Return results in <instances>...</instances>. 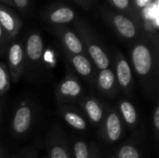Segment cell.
I'll use <instances>...</instances> for the list:
<instances>
[{
	"instance_id": "6da1fadb",
	"label": "cell",
	"mask_w": 159,
	"mask_h": 158,
	"mask_svg": "<svg viewBox=\"0 0 159 158\" xmlns=\"http://www.w3.org/2000/svg\"><path fill=\"white\" fill-rule=\"evenodd\" d=\"M131 63L142 82H153L155 76V59L150 47L143 44H136L131 50Z\"/></svg>"
},
{
	"instance_id": "7a4b0ae2",
	"label": "cell",
	"mask_w": 159,
	"mask_h": 158,
	"mask_svg": "<svg viewBox=\"0 0 159 158\" xmlns=\"http://www.w3.org/2000/svg\"><path fill=\"white\" fill-rule=\"evenodd\" d=\"M123 136V122L119 112L109 107L102 121V137L108 143L117 142Z\"/></svg>"
},
{
	"instance_id": "3957f363",
	"label": "cell",
	"mask_w": 159,
	"mask_h": 158,
	"mask_svg": "<svg viewBox=\"0 0 159 158\" xmlns=\"http://www.w3.org/2000/svg\"><path fill=\"white\" fill-rule=\"evenodd\" d=\"M34 119V108L33 105L27 102H23L18 106L14 112L11 129L14 135L23 136L31 129Z\"/></svg>"
},
{
	"instance_id": "277c9868",
	"label": "cell",
	"mask_w": 159,
	"mask_h": 158,
	"mask_svg": "<svg viewBox=\"0 0 159 158\" xmlns=\"http://www.w3.org/2000/svg\"><path fill=\"white\" fill-rule=\"evenodd\" d=\"M83 88L74 74H67L60 83L56 90V96L62 102H75L81 100Z\"/></svg>"
},
{
	"instance_id": "5b68a950",
	"label": "cell",
	"mask_w": 159,
	"mask_h": 158,
	"mask_svg": "<svg viewBox=\"0 0 159 158\" xmlns=\"http://www.w3.org/2000/svg\"><path fill=\"white\" fill-rule=\"evenodd\" d=\"M116 79L117 87L128 96L132 92L133 74L131 66L122 54H117L116 58Z\"/></svg>"
},
{
	"instance_id": "8992f818",
	"label": "cell",
	"mask_w": 159,
	"mask_h": 158,
	"mask_svg": "<svg viewBox=\"0 0 159 158\" xmlns=\"http://www.w3.org/2000/svg\"><path fill=\"white\" fill-rule=\"evenodd\" d=\"M8 67L10 72V76L13 82H17L23 73V61L24 52L20 44H12L7 51Z\"/></svg>"
},
{
	"instance_id": "52a82bcc",
	"label": "cell",
	"mask_w": 159,
	"mask_h": 158,
	"mask_svg": "<svg viewBox=\"0 0 159 158\" xmlns=\"http://www.w3.org/2000/svg\"><path fill=\"white\" fill-rule=\"evenodd\" d=\"M95 86L103 95L107 97H114L117 94L118 87L114 72L107 68L100 70L96 74Z\"/></svg>"
},
{
	"instance_id": "ba28073f",
	"label": "cell",
	"mask_w": 159,
	"mask_h": 158,
	"mask_svg": "<svg viewBox=\"0 0 159 158\" xmlns=\"http://www.w3.org/2000/svg\"><path fill=\"white\" fill-rule=\"evenodd\" d=\"M80 105L91 123L96 125L102 123L104 118V109L100 101L91 97L83 98L80 100Z\"/></svg>"
},
{
	"instance_id": "9c48e42d",
	"label": "cell",
	"mask_w": 159,
	"mask_h": 158,
	"mask_svg": "<svg viewBox=\"0 0 159 158\" xmlns=\"http://www.w3.org/2000/svg\"><path fill=\"white\" fill-rule=\"evenodd\" d=\"M71 63L75 70V72L84 77L89 84L95 86V77L96 74L93 69V66L90 61L85 55H71L70 57Z\"/></svg>"
},
{
	"instance_id": "30bf717a",
	"label": "cell",
	"mask_w": 159,
	"mask_h": 158,
	"mask_svg": "<svg viewBox=\"0 0 159 158\" xmlns=\"http://www.w3.org/2000/svg\"><path fill=\"white\" fill-rule=\"evenodd\" d=\"M0 25L7 35L9 38H13L19 33L21 23L15 14L0 6Z\"/></svg>"
},
{
	"instance_id": "8fae6325",
	"label": "cell",
	"mask_w": 159,
	"mask_h": 158,
	"mask_svg": "<svg viewBox=\"0 0 159 158\" xmlns=\"http://www.w3.org/2000/svg\"><path fill=\"white\" fill-rule=\"evenodd\" d=\"M85 43L87 47V51L96 67L99 70L109 68L110 59L105 51L102 49V47L100 45L94 43L91 39H85Z\"/></svg>"
},
{
	"instance_id": "7c38bea8",
	"label": "cell",
	"mask_w": 159,
	"mask_h": 158,
	"mask_svg": "<svg viewBox=\"0 0 159 158\" xmlns=\"http://www.w3.org/2000/svg\"><path fill=\"white\" fill-rule=\"evenodd\" d=\"M43 40L39 34L32 33L26 42V55L32 63H38L43 57Z\"/></svg>"
},
{
	"instance_id": "4fadbf2b",
	"label": "cell",
	"mask_w": 159,
	"mask_h": 158,
	"mask_svg": "<svg viewBox=\"0 0 159 158\" xmlns=\"http://www.w3.org/2000/svg\"><path fill=\"white\" fill-rule=\"evenodd\" d=\"M113 23L122 37L126 39H132L136 36L137 29L130 19L123 15H116L113 17Z\"/></svg>"
},
{
	"instance_id": "5bb4252c",
	"label": "cell",
	"mask_w": 159,
	"mask_h": 158,
	"mask_svg": "<svg viewBox=\"0 0 159 158\" xmlns=\"http://www.w3.org/2000/svg\"><path fill=\"white\" fill-rule=\"evenodd\" d=\"M48 158H72L66 142L61 136H52L48 142Z\"/></svg>"
},
{
	"instance_id": "9a60e30c",
	"label": "cell",
	"mask_w": 159,
	"mask_h": 158,
	"mask_svg": "<svg viewBox=\"0 0 159 158\" xmlns=\"http://www.w3.org/2000/svg\"><path fill=\"white\" fill-rule=\"evenodd\" d=\"M119 114L121 118H123L124 122L130 129L136 128L138 124V113L135 106L129 100H120L119 104Z\"/></svg>"
},
{
	"instance_id": "2e32d148",
	"label": "cell",
	"mask_w": 159,
	"mask_h": 158,
	"mask_svg": "<svg viewBox=\"0 0 159 158\" xmlns=\"http://www.w3.org/2000/svg\"><path fill=\"white\" fill-rule=\"evenodd\" d=\"M60 114L63 117L64 121L74 129L77 130H86L87 129V121L86 119L76 111L69 108L68 106H61Z\"/></svg>"
},
{
	"instance_id": "e0dca14e",
	"label": "cell",
	"mask_w": 159,
	"mask_h": 158,
	"mask_svg": "<svg viewBox=\"0 0 159 158\" xmlns=\"http://www.w3.org/2000/svg\"><path fill=\"white\" fill-rule=\"evenodd\" d=\"M61 40L67 51L71 55H83L84 46L80 38L71 31H64L61 34Z\"/></svg>"
},
{
	"instance_id": "ac0fdd59",
	"label": "cell",
	"mask_w": 159,
	"mask_h": 158,
	"mask_svg": "<svg viewBox=\"0 0 159 158\" xmlns=\"http://www.w3.org/2000/svg\"><path fill=\"white\" fill-rule=\"evenodd\" d=\"M75 18V12L73 9L69 7H59L55 10H53L48 19L51 22L56 23V24H63V23H68L72 21Z\"/></svg>"
},
{
	"instance_id": "d6986e66",
	"label": "cell",
	"mask_w": 159,
	"mask_h": 158,
	"mask_svg": "<svg viewBox=\"0 0 159 158\" xmlns=\"http://www.w3.org/2000/svg\"><path fill=\"white\" fill-rule=\"evenodd\" d=\"M158 0H155L152 4L143 8L142 15L146 22H151L155 28H158Z\"/></svg>"
},
{
	"instance_id": "ffe728a7",
	"label": "cell",
	"mask_w": 159,
	"mask_h": 158,
	"mask_svg": "<svg viewBox=\"0 0 159 158\" xmlns=\"http://www.w3.org/2000/svg\"><path fill=\"white\" fill-rule=\"evenodd\" d=\"M116 158H141V153L136 146L128 143L118 149Z\"/></svg>"
},
{
	"instance_id": "44dd1931",
	"label": "cell",
	"mask_w": 159,
	"mask_h": 158,
	"mask_svg": "<svg viewBox=\"0 0 159 158\" xmlns=\"http://www.w3.org/2000/svg\"><path fill=\"white\" fill-rule=\"evenodd\" d=\"M74 158H89L90 148L85 141H75L74 143Z\"/></svg>"
},
{
	"instance_id": "7402d4cb",
	"label": "cell",
	"mask_w": 159,
	"mask_h": 158,
	"mask_svg": "<svg viewBox=\"0 0 159 158\" xmlns=\"http://www.w3.org/2000/svg\"><path fill=\"white\" fill-rule=\"evenodd\" d=\"M10 87V77L5 65L0 64V96L5 94Z\"/></svg>"
},
{
	"instance_id": "603a6c76",
	"label": "cell",
	"mask_w": 159,
	"mask_h": 158,
	"mask_svg": "<svg viewBox=\"0 0 159 158\" xmlns=\"http://www.w3.org/2000/svg\"><path fill=\"white\" fill-rule=\"evenodd\" d=\"M153 125H154V129L156 131L157 136H158L159 132V104L157 103V106L155 108L154 111V115H153Z\"/></svg>"
},
{
	"instance_id": "cb8c5ba5",
	"label": "cell",
	"mask_w": 159,
	"mask_h": 158,
	"mask_svg": "<svg viewBox=\"0 0 159 158\" xmlns=\"http://www.w3.org/2000/svg\"><path fill=\"white\" fill-rule=\"evenodd\" d=\"M112 2L119 9H126L129 5V0H112Z\"/></svg>"
},
{
	"instance_id": "d4e9b609",
	"label": "cell",
	"mask_w": 159,
	"mask_h": 158,
	"mask_svg": "<svg viewBox=\"0 0 159 158\" xmlns=\"http://www.w3.org/2000/svg\"><path fill=\"white\" fill-rule=\"evenodd\" d=\"M14 158H35L34 153L31 150H25L18 154Z\"/></svg>"
},
{
	"instance_id": "484cf974",
	"label": "cell",
	"mask_w": 159,
	"mask_h": 158,
	"mask_svg": "<svg viewBox=\"0 0 159 158\" xmlns=\"http://www.w3.org/2000/svg\"><path fill=\"white\" fill-rule=\"evenodd\" d=\"M90 155H89V158H101V155L99 153V150L97 148V146L94 143H91L90 146Z\"/></svg>"
},
{
	"instance_id": "4316f807",
	"label": "cell",
	"mask_w": 159,
	"mask_h": 158,
	"mask_svg": "<svg viewBox=\"0 0 159 158\" xmlns=\"http://www.w3.org/2000/svg\"><path fill=\"white\" fill-rule=\"evenodd\" d=\"M155 0H135V4L137 7L143 8L147 6H149L150 4H152Z\"/></svg>"
},
{
	"instance_id": "83f0119b",
	"label": "cell",
	"mask_w": 159,
	"mask_h": 158,
	"mask_svg": "<svg viewBox=\"0 0 159 158\" xmlns=\"http://www.w3.org/2000/svg\"><path fill=\"white\" fill-rule=\"evenodd\" d=\"M13 2L15 3V6L20 9H24L27 7L29 0H13Z\"/></svg>"
},
{
	"instance_id": "f1b7e54d",
	"label": "cell",
	"mask_w": 159,
	"mask_h": 158,
	"mask_svg": "<svg viewBox=\"0 0 159 158\" xmlns=\"http://www.w3.org/2000/svg\"><path fill=\"white\" fill-rule=\"evenodd\" d=\"M4 36H5V32H4L2 26L0 25V44H1L2 41L4 40Z\"/></svg>"
},
{
	"instance_id": "f546056e",
	"label": "cell",
	"mask_w": 159,
	"mask_h": 158,
	"mask_svg": "<svg viewBox=\"0 0 159 158\" xmlns=\"http://www.w3.org/2000/svg\"><path fill=\"white\" fill-rule=\"evenodd\" d=\"M0 158H6L5 157V156H4V153H3V151L0 149Z\"/></svg>"
},
{
	"instance_id": "4dcf8cb0",
	"label": "cell",
	"mask_w": 159,
	"mask_h": 158,
	"mask_svg": "<svg viewBox=\"0 0 159 158\" xmlns=\"http://www.w3.org/2000/svg\"><path fill=\"white\" fill-rule=\"evenodd\" d=\"M3 1H6V2H9L10 0H3Z\"/></svg>"
},
{
	"instance_id": "1f68e13d",
	"label": "cell",
	"mask_w": 159,
	"mask_h": 158,
	"mask_svg": "<svg viewBox=\"0 0 159 158\" xmlns=\"http://www.w3.org/2000/svg\"><path fill=\"white\" fill-rule=\"evenodd\" d=\"M111 158H116V156H113V157H111Z\"/></svg>"
},
{
	"instance_id": "d6a6232c",
	"label": "cell",
	"mask_w": 159,
	"mask_h": 158,
	"mask_svg": "<svg viewBox=\"0 0 159 158\" xmlns=\"http://www.w3.org/2000/svg\"><path fill=\"white\" fill-rule=\"evenodd\" d=\"M0 113H1V105H0Z\"/></svg>"
},
{
	"instance_id": "836d02e7",
	"label": "cell",
	"mask_w": 159,
	"mask_h": 158,
	"mask_svg": "<svg viewBox=\"0 0 159 158\" xmlns=\"http://www.w3.org/2000/svg\"><path fill=\"white\" fill-rule=\"evenodd\" d=\"M46 158H48V157H46Z\"/></svg>"
}]
</instances>
